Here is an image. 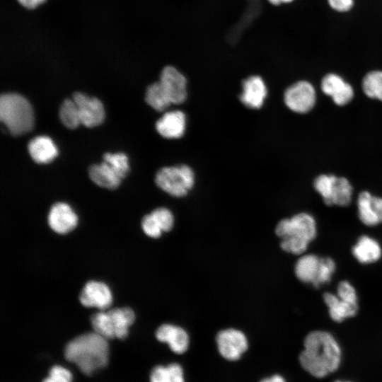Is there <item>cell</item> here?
I'll list each match as a JSON object with an SVG mask.
<instances>
[{"instance_id": "cell-1", "label": "cell", "mask_w": 382, "mask_h": 382, "mask_svg": "<svg viewBox=\"0 0 382 382\" xmlns=\"http://www.w3.org/2000/svg\"><path fill=\"white\" fill-rule=\"evenodd\" d=\"M303 345L299 361L311 375L323 378L338 369L341 349L330 333L323 330L313 331L306 337Z\"/></svg>"}, {"instance_id": "cell-2", "label": "cell", "mask_w": 382, "mask_h": 382, "mask_svg": "<svg viewBox=\"0 0 382 382\" xmlns=\"http://www.w3.org/2000/svg\"><path fill=\"white\" fill-rule=\"evenodd\" d=\"M64 357L86 375H91L108 363L107 339L98 333L88 332L71 340L65 347Z\"/></svg>"}, {"instance_id": "cell-3", "label": "cell", "mask_w": 382, "mask_h": 382, "mask_svg": "<svg viewBox=\"0 0 382 382\" xmlns=\"http://www.w3.org/2000/svg\"><path fill=\"white\" fill-rule=\"evenodd\" d=\"M275 232L281 238L280 246L283 250L300 255L306 251L309 243L316 238V223L311 215L300 213L290 219L281 220Z\"/></svg>"}, {"instance_id": "cell-4", "label": "cell", "mask_w": 382, "mask_h": 382, "mask_svg": "<svg viewBox=\"0 0 382 382\" xmlns=\"http://www.w3.org/2000/svg\"><path fill=\"white\" fill-rule=\"evenodd\" d=\"M0 119L9 132L18 136L30 132L34 123L30 103L17 93H5L0 97Z\"/></svg>"}, {"instance_id": "cell-5", "label": "cell", "mask_w": 382, "mask_h": 382, "mask_svg": "<svg viewBox=\"0 0 382 382\" xmlns=\"http://www.w3.org/2000/svg\"><path fill=\"white\" fill-rule=\"evenodd\" d=\"M156 185L174 197H183L192 187L195 177L192 170L186 165L168 166L156 173Z\"/></svg>"}, {"instance_id": "cell-6", "label": "cell", "mask_w": 382, "mask_h": 382, "mask_svg": "<svg viewBox=\"0 0 382 382\" xmlns=\"http://www.w3.org/2000/svg\"><path fill=\"white\" fill-rule=\"evenodd\" d=\"M284 100L291 110L298 113L308 112L316 103L315 88L308 81H299L286 88Z\"/></svg>"}, {"instance_id": "cell-7", "label": "cell", "mask_w": 382, "mask_h": 382, "mask_svg": "<svg viewBox=\"0 0 382 382\" xmlns=\"http://www.w3.org/2000/svg\"><path fill=\"white\" fill-rule=\"evenodd\" d=\"M220 354L228 361H236L248 349V340L240 330L230 328L220 331L216 337Z\"/></svg>"}, {"instance_id": "cell-8", "label": "cell", "mask_w": 382, "mask_h": 382, "mask_svg": "<svg viewBox=\"0 0 382 382\" xmlns=\"http://www.w3.org/2000/svg\"><path fill=\"white\" fill-rule=\"evenodd\" d=\"M72 99L77 106L81 125L93 127L103 122L105 110L102 103L98 98L75 92Z\"/></svg>"}, {"instance_id": "cell-9", "label": "cell", "mask_w": 382, "mask_h": 382, "mask_svg": "<svg viewBox=\"0 0 382 382\" xmlns=\"http://www.w3.org/2000/svg\"><path fill=\"white\" fill-rule=\"evenodd\" d=\"M160 83L171 103L180 104L187 96V81L184 75L172 66L164 67L160 74Z\"/></svg>"}, {"instance_id": "cell-10", "label": "cell", "mask_w": 382, "mask_h": 382, "mask_svg": "<svg viewBox=\"0 0 382 382\" xmlns=\"http://www.w3.org/2000/svg\"><path fill=\"white\" fill-rule=\"evenodd\" d=\"M79 299L84 306L96 307L100 310L107 309L112 302V293L108 286L96 281H90L86 284Z\"/></svg>"}, {"instance_id": "cell-11", "label": "cell", "mask_w": 382, "mask_h": 382, "mask_svg": "<svg viewBox=\"0 0 382 382\" xmlns=\"http://www.w3.org/2000/svg\"><path fill=\"white\" fill-rule=\"evenodd\" d=\"M321 90L340 106L349 103L354 97L352 86L336 74H328L321 81Z\"/></svg>"}, {"instance_id": "cell-12", "label": "cell", "mask_w": 382, "mask_h": 382, "mask_svg": "<svg viewBox=\"0 0 382 382\" xmlns=\"http://www.w3.org/2000/svg\"><path fill=\"white\" fill-rule=\"evenodd\" d=\"M77 222L76 214L67 204L57 202L51 207L48 214V224L56 233H67L76 227Z\"/></svg>"}, {"instance_id": "cell-13", "label": "cell", "mask_w": 382, "mask_h": 382, "mask_svg": "<svg viewBox=\"0 0 382 382\" xmlns=\"http://www.w3.org/2000/svg\"><path fill=\"white\" fill-rule=\"evenodd\" d=\"M358 215L366 226H376L382 222V198L361 192L357 199Z\"/></svg>"}, {"instance_id": "cell-14", "label": "cell", "mask_w": 382, "mask_h": 382, "mask_svg": "<svg viewBox=\"0 0 382 382\" xmlns=\"http://www.w3.org/2000/svg\"><path fill=\"white\" fill-rule=\"evenodd\" d=\"M173 221L170 211L166 208H158L143 217L141 226L147 236L158 238L162 231H168L173 228Z\"/></svg>"}, {"instance_id": "cell-15", "label": "cell", "mask_w": 382, "mask_h": 382, "mask_svg": "<svg viewBox=\"0 0 382 382\" xmlns=\"http://www.w3.org/2000/svg\"><path fill=\"white\" fill-rule=\"evenodd\" d=\"M156 337L160 342H166L170 349L178 354L185 352L189 346V337L183 328L163 324L156 332Z\"/></svg>"}, {"instance_id": "cell-16", "label": "cell", "mask_w": 382, "mask_h": 382, "mask_svg": "<svg viewBox=\"0 0 382 382\" xmlns=\"http://www.w3.org/2000/svg\"><path fill=\"white\" fill-rule=\"evenodd\" d=\"M186 127V117L180 110L168 112L156 123L157 132L163 137L177 139L181 137Z\"/></svg>"}, {"instance_id": "cell-17", "label": "cell", "mask_w": 382, "mask_h": 382, "mask_svg": "<svg viewBox=\"0 0 382 382\" xmlns=\"http://www.w3.org/2000/svg\"><path fill=\"white\" fill-rule=\"evenodd\" d=\"M266 96L267 87L260 76H251L244 80L240 99L245 106L250 108H260Z\"/></svg>"}, {"instance_id": "cell-18", "label": "cell", "mask_w": 382, "mask_h": 382, "mask_svg": "<svg viewBox=\"0 0 382 382\" xmlns=\"http://www.w3.org/2000/svg\"><path fill=\"white\" fill-rule=\"evenodd\" d=\"M29 154L36 163H47L57 155V149L50 138L39 136L33 139L28 144Z\"/></svg>"}, {"instance_id": "cell-19", "label": "cell", "mask_w": 382, "mask_h": 382, "mask_svg": "<svg viewBox=\"0 0 382 382\" xmlns=\"http://www.w3.org/2000/svg\"><path fill=\"white\" fill-rule=\"evenodd\" d=\"M352 252L355 258L363 264L374 262L381 256L380 245L368 236H361L352 248Z\"/></svg>"}, {"instance_id": "cell-20", "label": "cell", "mask_w": 382, "mask_h": 382, "mask_svg": "<svg viewBox=\"0 0 382 382\" xmlns=\"http://www.w3.org/2000/svg\"><path fill=\"white\" fill-rule=\"evenodd\" d=\"M323 299L328 307L331 318L336 322H342L347 318L355 316L358 305L347 302L332 293L323 294Z\"/></svg>"}, {"instance_id": "cell-21", "label": "cell", "mask_w": 382, "mask_h": 382, "mask_svg": "<svg viewBox=\"0 0 382 382\" xmlns=\"http://www.w3.org/2000/svg\"><path fill=\"white\" fill-rule=\"evenodd\" d=\"M88 175L96 185L111 190L117 187L122 180L105 161L91 166Z\"/></svg>"}, {"instance_id": "cell-22", "label": "cell", "mask_w": 382, "mask_h": 382, "mask_svg": "<svg viewBox=\"0 0 382 382\" xmlns=\"http://www.w3.org/2000/svg\"><path fill=\"white\" fill-rule=\"evenodd\" d=\"M115 330V337L125 339L128 335V328L133 323L135 316L134 311L128 307L109 310Z\"/></svg>"}, {"instance_id": "cell-23", "label": "cell", "mask_w": 382, "mask_h": 382, "mask_svg": "<svg viewBox=\"0 0 382 382\" xmlns=\"http://www.w3.org/2000/svg\"><path fill=\"white\" fill-rule=\"evenodd\" d=\"M320 263V258L313 254L301 256L295 265V274L299 279L306 283H313Z\"/></svg>"}, {"instance_id": "cell-24", "label": "cell", "mask_w": 382, "mask_h": 382, "mask_svg": "<svg viewBox=\"0 0 382 382\" xmlns=\"http://www.w3.org/2000/svg\"><path fill=\"white\" fill-rule=\"evenodd\" d=\"M150 382H185L183 368L177 363L156 366L151 372Z\"/></svg>"}, {"instance_id": "cell-25", "label": "cell", "mask_w": 382, "mask_h": 382, "mask_svg": "<svg viewBox=\"0 0 382 382\" xmlns=\"http://www.w3.org/2000/svg\"><path fill=\"white\" fill-rule=\"evenodd\" d=\"M352 187L349 180L343 177H336L334 180L329 206H347L352 199Z\"/></svg>"}, {"instance_id": "cell-26", "label": "cell", "mask_w": 382, "mask_h": 382, "mask_svg": "<svg viewBox=\"0 0 382 382\" xmlns=\"http://www.w3.org/2000/svg\"><path fill=\"white\" fill-rule=\"evenodd\" d=\"M146 102L157 111L166 110L171 102L159 81L149 85L145 95Z\"/></svg>"}, {"instance_id": "cell-27", "label": "cell", "mask_w": 382, "mask_h": 382, "mask_svg": "<svg viewBox=\"0 0 382 382\" xmlns=\"http://www.w3.org/2000/svg\"><path fill=\"white\" fill-rule=\"evenodd\" d=\"M362 89L365 95L382 101V71H371L362 80Z\"/></svg>"}, {"instance_id": "cell-28", "label": "cell", "mask_w": 382, "mask_h": 382, "mask_svg": "<svg viewBox=\"0 0 382 382\" xmlns=\"http://www.w3.org/2000/svg\"><path fill=\"white\" fill-rule=\"evenodd\" d=\"M91 325L95 332L107 340L115 338V330L108 311H100L91 316Z\"/></svg>"}, {"instance_id": "cell-29", "label": "cell", "mask_w": 382, "mask_h": 382, "mask_svg": "<svg viewBox=\"0 0 382 382\" xmlns=\"http://www.w3.org/2000/svg\"><path fill=\"white\" fill-rule=\"evenodd\" d=\"M59 115L62 124L69 129H75L81 125L78 108L73 99H65L62 102Z\"/></svg>"}, {"instance_id": "cell-30", "label": "cell", "mask_w": 382, "mask_h": 382, "mask_svg": "<svg viewBox=\"0 0 382 382\" xmlns=\"http://www.w3.org/2000/svg\"><path fill=\"white\" fill-rule=\"evenodd\" d=\"M103 161L106 162L121 179L124 178L129 171L127 157L123 153H106L103 155Z\"/></svg>"}, {"instance_id": "cell-31", "label": "cell", "mask_w": 382, "mask_h": 382, "mask_svg": "<svg viewBox=\"0 0 382 382\" xmlns=\"http://www.w3.org/2000/svg\"><path fill=\"white\" fill-rule=\"evenodd\" d=\"M335 175H320L313 182L315 190L321 195L325 204L329 206Z\"/></svg>"}, {"instance_id": "cell-32", "label": "cell", "mask_w": 382, "mask_h": 382, "mask_svg": "<svg viewBox=\"0 0 382 382\" xmlns=\"http://www.w3.org/2000/svg\"><path fill=\"white\" fill-rule=\"evenodd\" d=\"M335 270V264L332 259L330 257L320 258L317 276L313 284L316 287H318L321 284L329 282Z\"/></svg>"}, {"instance_id": "cell-33", "label": "cell", "mask_w": 382, "mask_h": 382, "mask_svg": "<svg viewBox=\"0 0 382 382\" xmlns=\"http://www.w3.org/2000/svg\"><path fill=\"white\" fill-rule=\"evenodd\" d=\"M72 374L64 367L61 366H52L49 372V376L42 382H71Z\"/></svg>"}, {"instance_id": "cell-34", "label": "cell", "mask_w": 382, "mask_h": 382, "mask_svg": "<svg viewBox=\"0 0 382 382\" xmlns=\"http://www.w3.org/2000/svg\"><path fill=\"white\" fill-rule=\"evenodd\" d=\"M337 295L347 302L358 305L356 291L353 286L347 281H342L338 284Z\"/></svg>"}, {"instance_id": "cell-35", "label": "cell", "mask_w": 382, "mask_h": 382, "mask_svg": "<svg viewBox=\"0 0 382 382\" xmlns=\"http://www.w3.org/2000/svg\"><path fill=\"white\" fill-rule=\"evenodd\" d=\"M328 2L333 10L338 12H347L354 5V0H328Z\"/></svg>"}, {"instance_id": "cell-36", "label": "cell", "mask_w": 382, "mask_h": 382, "mask_svg": "<svg viewBox=\"0 0 382 382\" xmlns=\"http://www.w3.org/2000/svg\"><path fill=\"white\" fill-rule=\"evenodd\" d=\"M47 0H17L21 6L27 9H35L43 4Z\"/></svg>"}, {"instance_id": "cell-37", "label": "cell", "mask_w": 382, "mask_h": 382, "mask_svg": "<svg viewBox=\"0 0 382 382\" xmlns=\"http://www.w3.org/2000/svg\"><path fill=\"white\" fill-rule=\"evenodd\" d=\"M260 382H286L284 378L278 374L262 379Z\"/></svg>"}, {"instance_id": "cell-38", "label": "cell", "mask_w": 382, "mask_h": 382, "mask_svg": "<svg viewBox=\"0 0 382 382\" xmlns=\"http://www.w3.org/2000/svg\"><path fill=\"white\" fill-rule=\"evenodd\" d=\"M271 4L274 6H278L281 4H289L292 2L294 0H267Z\"/></svg>"}, {"instance_id": "cell-39", "label": "cell", "mask_w": 382, "mask_h": 382, "mask_svg": "<svg viewBox=\"0 0 382 382\" xmlns=\"http://www.w3.org/2000/svg\"><path fill=\"white\" fill-rule=\"evenodd\" d=\"M335 382H351V381H336Z\"/></svg>"}]
</instances>
